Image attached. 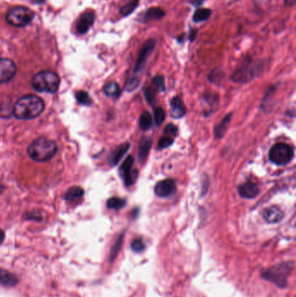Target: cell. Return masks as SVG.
I'll list each match as a JSON object with an SVG mask.
<instances>
[{"instance_id":"4fadbf2b","label":"cell","mask_w":296,"mask_h":297,"mask_svg":"<svg viewBox=\"0 0 296 297\" xmlns=\"http://www.w3.org/2000/svg\"><path fill=\"white\" fill-rule=\"evenodd\" d=\"M262 217L267 223H277L283 219L284 213L279 207L273 205L264 210Z\"/></svg>"},{"instance_id":"f1b7e54d","label":"cell","mask_w":296,"mask_h":297,"mask_svg":"<svg viewBox=\"0 0 296 297\" xmlns=\"http://www.w3.org/2000/svg\"><path fill=\"white\" fill-rule=\"evenodd\" d=\"M131 249L133 251L142 252L145 249V244L141 238L133 240L131 242Z\"/></svg>"},{"instance_id":"ffe728a7","label":"cell","mask_w":296,"mask_h":297,"mask_svg":"<svg viewBox=\"0 0 296 297\" xmlns=\"http://www.w3.org/2000/svg\"><path fill=\"white\" fill-rule=\"evenodd\" d=\"M232 114H229L221 121V123L216 126L215 129V135L217 138H222L225 135L226 131L228 129L229 123L231 122Z\"/></svg>"},{"instance_id":"836d02e7","label":"cell","mask_w":296,"mask_h":297,"mask_svg":"<svg viewBox=\"0 0 296 297\" xmlns=\"http://www.w3.org/2000/svg\"><path fill=\"white\" fill-rule=\"evenodd\" d=\"M145 97H146V99L148 101L149 103H151V104L153 103L155 100V93L152 89L149 88V89H147L145 91Z\"/></svg>"},{"instance_id":"8fae6325","label":"cell","mask_w":296,"mask_h":297,"mask_svg":"<svg viewBox=\"0 0 296 297\" xmlns=\"http://www.w3.org/2000/svg\"><path fill=\"white\" fill-rule=\"evenodd\" d=\"M96 19V14L93 12L85 13L81 15L77 20V31L79 34H85L93 26Z\"/></svg>"},{"instance_id":"d6986e66","label":"cell","mask_w":296,"mask_h":297,"mask_svg":"<svg viewBox=\"0 0 296 297\" xmlns=\"http://www.w3.org/2000/svg\"><path fill=\"white\" fill-rule=\"evenodd\" d=\"M140 1L139 0H127L125 4H123L120 7L119 13L122 17H128L131 15L138 7Z\"/></svg>"},{"instance_id":"5bb4252c","label":"cell","mask_w":296,"mask_h":297,"mask_svg":"<svg viewBox=\"0 0 296 297\" xmlns=\"http://www.w3.org/2000/svg\"><path fill=\"white\" fill-rule=\"evenodd\" d=\"M238 191L239 194L241 197L248 198V199L257 197L260 192L257 185L252 182H247L245 184H241L239 186Z\"/></svg>"},{"instance_id":"9a60e30c","label":"cell","mask_w":296,"mask_h":297,"mask_svg":"<svg viewBox=\"0 0 296 297\" xmlns=\"http://www.w3.org/2000/svg\"><path fill=\"white\" fill-rule=\"evenodd\" d=\"M186 114V108L179 97H175L171 99V116L173 118H182Z\"/></svg>"},{"instance_id":"603a6c76","label":"cell","mask_w":296,"mask_h":297,"mask_svg":"<svg viewBox=\"0 0 296 297\" xmlns=\"http://www.w3.org/2000/svg\"><path fill=\"white\" fill-rule=\"evenodd\" d=\"M103 91L109 97H117L120 93L119 85L116 82H110L104 86Z\"/></svg>"},{"instance_id":"d590c367","label":"cell","mask_w":296,"mask_h":297,"mask_svg":"<svg viewBox=\"0 0 296 297\" xmlns=\"http://www.w3.org/2000/svg\"><path fill=\"white\" fill-rule=\"evenodd\" d=\"M197 30L192 29L190 31V40L191 42H193L196 37H197Z\"/></svg>"},{"instance_id":"74e56055","label":"cell","mask_w":296,"mask_h":297,"mask_svg":"<svg viewBox=\"0 0 296 297\" xmlns=\"http://www.w3.org/2000/svg\"><path fill=\"white\" fill-rule=\"evenodd\" d=\"M4 240H5V232L0 229V244L4 242Z\"/></svg>"},{"instance_id":"d4e9b609","label":"cell","mask_w":296,"mask_h":297,"mask_svg":"<svg viewBox=\"0 0 296 297\" xmlns=\"http://www.w3.org/2000/svg\"><path fill=\"white\" fill-rule=\"evenodd\" d=\"M126 201L119 197H111L107 202V206L112 210H120L125 206Z\"/></svg>"},{"instance_id":"9c48e42d","label":"cell","mask_w":296,"mask_h":297,"mask_svg":"<svg viewBox=\"0 0 296 297\" xmlns=\"http://www.w3.org/2000/svg\"><path fill=\"white\" fill-rule=\"evenodd\" d=\"M17 72L15 63L10 58H0V84L12 80Z\"/></svg>"},{"instance_id":"4dcf8cb0","label":"cell","mask_w":296,"mask_h":297,"mask_svg":"<svg viewBox=\"0 0 296 297\" xmlns=\"http://www.w3.org/2000/svg\"><path fill=\"white\" fill-rule=\"evenodd\" d=\"M139 80L137 78H133L128 81V83L126 84V91H133L135 90L136 88L138 87Z\"/></svg>"},{"instance_id":"ba28073f","label":"cell","mask_w":296,"mask_h":297,"mask_svg":"<svg viewBox=\"0 0 296 297\" xmlns=\"http://www.w3.org/2000/svg\"><path fill=\"white\" fill-rule=\"evenodd\" d=\"M156 46H157V40L153 38L147 39L143 43L142 47L139 50L138 55L135 61V68H134L135 72H140L142 71V69L144 68L145 64L148 60L149 57L152 55Z\"/></svg>"},{"instance_id":"3957f363","label":"cell","mask_w":296,"mask_h":297,"mask_svg":"<svg viewBox=\"0 0 296 297\" xmlns=\"http://www.w3.org/2000/svg\"><path fill=\"white\" fill-rule=\"evenodd\" d=\"M32 84L33 89L39 92L55 93L58 91L60 78L53 71H40L33 77Z\"/></svg>"},{"instance_id":"f546056e","label":"cell","mask_w":296,"mask_h":297,"mask_svg":"<svg viewBox=\"0 0 296 297\" xmlns=\"http://www.w3.org/2000/svg\"><path fill=\"white\" fill-rule=\"evenodd\" d=\"M153 83L160 91H165V78L163 76H157L153 79Z\"/></svg>"},{"instance_id":"30bf717a","label":"cell","mask_w":296,"mask_h":297,"mask_svg":"<svg viewBox=\"0 0 296 297\" xmlns=\"http://www.w3.org/2000/svg\"><path fill=\"white\" fill-rule=\"evenodd\" d=\"M165 16V12L160 7H152L144 13H141L137 18V21L141 23H148L151 21L160 20Z\"/></svg>"},{"instance_id":"e0dca14e","label":"cell","mask_w":296,"mask_h":297,"mask_svg":"<svg viewBox=\"0 0 296 297\" xmlns=\"http://www.w3.org/2000/svg\"><path fill=\"white\" fill-rule=\"evenodd\" d=\"M152 139L146 137V136L142 137L141 141H140L138 150V158L140 161L143 162L145 159H147L151 148H152Z\"/></svg>"},{"instance_id":"f35d334b","label":"cell","mask_w":296,"mask_h":297,"mask_svg":"<svg viewBox=\"0 0 296 297\" xmlns=\"http://www.w3.org/2000/svg\"><path fill=\"white\" fill-rule=\"evenodd\" d=\"M4 191V185L3 184H2V183H1V181H0V194H1V193H2V192H3Z\"/></svg>"},{"instance_id":"7c38bea8","label":"cell","mask_w":296,"mask_h":297,"mask_svg":"<svg viewBox=\"0 0 296 297\" xmlns=\"http://www.w3.org/2000/svg\"><path fill=\"white\" fill-rule=\"evenodd\" d=\"M176 184L171 179H166L164 181L159 182L155 186V194L160 197H170L176 191Z\"/></svg>"},{"instance_id":"52a82bcc","label":"cell","mask_w":296,"mask_h":297,"mask_svg":"<svg viewBox=\"0 0 296 297\" xmlns=\"http://www.w3.org/2000/svg\"><path fill=\"white\" fill-rule=\"evenodd\" d=\"M269 159L277 165H285L288 164L293 157L292 148L286 143H276L269 152Z\"/></svg>"},{"instance_id":"6da1fadb","label":"cell","mask_w":296,"mask_h":297,"mask_svg":"<svg viewBox=\"0 0 296 297\" xmlns=\"http://www.w3.org/2000/svg\"><path fill=\"white\" fill-rule=\"evenodd\" d=\"M45 106L42 98L36 95H26L15 103L13 114L18 119H34L42 113Z\"/></svg>"},{"instance_id":"2e32d148","label":"cell","mask_w":296,"mask_h":297,"mask_svg":"<svg viewBox=\"0 0 296 297\" xmlns=\"http://www.w3.org/2000/svg\"><path fill=\"white\" fill-rule=\"evenodd\" d=\"M134 164V159L132 157H128L125 161L122 163L121 166V172L122 173L123 180L127 186L132 185L134 183V178L132 177V166Z\"/></svg>"},{"instance_id":"484cf974","label":"cell","mask_w":296,"mask_h":297,"mask_svg":"<svg viewBox=\"0 0 296 297\" xmlns=\"http://www.w3.org/2000/svg\"><path fill=\"white\" fill-rule=\"evenodd\" d=\"M139 123H140V127L142 130H147L150 129L152 125V115L149 113L148 111L142 112Z\"/></svg>"},{"instance_id":"d6a6232c","label":"cell","mask_w":296,"mask_h":297,"mask_svg":"<svg viewBox=\"0 0 296 297\" xmlns=\"http://www.w3.org/2000/svg\"><path fill=\"white\" fill-rule=\"evenodd\" d=\"M177 126H175L174 124H171V123L168 124V125L165 127V131H164V134L166 135V136H175L177 135Z\"/></svg>"},{"instance_id":"1f68e13d","label":"cell","mask_w":296,"mask_h":297,"mask_svg":"<svg viewBox=\"0 0 296 297\" xmlns=\"http://www.w3.org/2000/svg\"><path fill=\"white\" fill-rule=\"evenodd\" d=\"M173 143V139L171 136H164L159 140V147L162 148H168Z\"/></svg>"},{"instance_id":"5b68a950","label":"cell","mask_w":296,"mask_h":297,"mask_svg":"<svg viewBox=\"0 0 296 297\" xmlns=\"http://www.w3.org/2000/svg\"><path fill=\"white\" fill-rule=\"evenodd\" d=\"M262 67L263 62L251 61L247 59L241 67L233 73L231 79L237 83H246L260 74Z\"/></svg>"},{"instance_id":"8992f818","label":"cell","mask_w":296,"mask_h":297,"mask_svg":"<svg viewBox=\"0 0 296 297\" xmlns=\"http://www.w3.org/2000/svg\"><path fill=\"white\" fill-rule=\"evenodd\" d=\"M293 269V263L286 262L276 265L268 268L262 273V276L268 281L274 282L275 284L283 287L286 286L287 278Z\"/></svg>"},{"instance_id":"44dd1931","label":"cell","mask_w":296,"mask_h":297,"mask_svg":"<svg viewBox=\"0 0 296 297\" xmlns=\"http://www.w3.org/2000/svg\"><path fill=\"white\" fill-rule=\"evenodd\" d=\"M212 15V11L208 8H198L193 15V21L195 23H202L209 20Z\"/></svg>"},{"instance_id":"8d00e7d4","label":"cell","mask_w":296,"mask_h":297,"mask_svg":"<svg viewBox=\"0 0 296 297\" xmlns=\"http://www.w3.org/2000/svg\"><path fill=\"white\" fill-rule=\"evenodd\" d=\"M284 2L287 7H292L296 4V0H284Z\"/></svg>"},{"instance_id":"7402d4cb","label":"cell","mask_w":296,"mask_h":297,"mask_svg":"<svg viewBox=\"0 0 296 297\" xmlns=\"http://www.w3.org/2000/svg\"><path fill=\"white\" fill-rule=\"evenodd\" d=\"M129 146H130V144H129V142H125V143H122L121 145L118 146L115 150V152H113L112 154L113 165H116L121 160L123 155L125 154L126 152H128Z\"/></svg>"},{"instance_id":"cb8c5ba5","label":"cell","mask_w":296,"mask_h":297,"mask_svg":"<svg viewBox=\"0 0 296 297\" xmlns=\"http://www.w3.org/2000/svg\"><path fill=\"white\" fill-rule=\"evenodd\" d=\"M84 195V190L80 187H72L68 190L65 198L66 200L73 201L77 200L78 198L83 197Z\"/></svg>"},{"instance_id":"277c9868","label":"cell","mask_w":296,"mask_h":297,"mask_svg":"<svg viewBox=\"0 0 296 297\" xmlns=\"http://www.w3.org/2000/svg\"><path fill=\"white\" fill-rule=\"evenodd\" d=\"M35 17V13L30 8L15 7L7 11L6 20L10 26L14 27H25L29 25Z\"/></svg>"},{"instance_id":"83f0119b","label":"cell","mask_w":296,"mask_h":297,"mask_svg":"<svg viewBox=\"0 0 296 297\" xmlns=\"http://www.w3.org/2000/svg\"><path fill=\"white\" fill-rule=\"evenodd\" d=\"M155 121L158 125H161L163 122L165 121V112L162 108H157L154 111Z\"/></svg>"},{"instance_id":"e575fe53","label":"cell","mask_w":296,"mask_h":297,"mask_svg":"<svg viewBox=\"0 0 296 297\" xmlns=\"http://www.w3.org/2000/svg\"><path fill=\"white\" fill-rule=\"evenodd\" d=\"M204 1H205V0H191L190 3L191 4V5H193L194 7L198 8V7H201V6L203 5Z\"/></svg>"},{"instance_id":"7a4b0ae2","label":"cell","mask_w":296,"mask_h":297,"mask_svg":"<svg viewBox=\"0 0 296 297\" xmlns=\"http://www.w3.org/2000/svg\"><path fill=\"white\" fill-rule=\"evenodd\" d=\"M58 152L56 142L45 137L34 140L28 148V155L36 162H46L54 158Z\"/></svg>"},{"instance_id":"4316f807","label":"cell","mask_w":296,"mask_h":297,"mask_svg":"<svg viewBox=\"0 0 296 297\" xmlns=\"http://www.w3.org/2000/svg\"><path fill=\"white\" fill-rule=\"evenodd\" d=\"M76 98L78 103L83 104V105H90L91 103V98H90L89 94L85 91H78L76 94Z\"/></svg>"},{"instance_id":"ac0fdd59","label":"cell","mask_w":296,"mask_h":297,"mask_svg":"<svg viewBox=\"0 0 296 297\" xmlns=\"http://www.w3.org/2000/svg\"><path fill=\"white\" fill-rule=\"evenodd\" d=\"M0 283L4 286H14L18 283V278L11 272L0 269Z\"/></svg>"}]
</instances>
